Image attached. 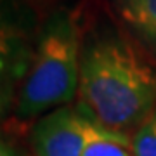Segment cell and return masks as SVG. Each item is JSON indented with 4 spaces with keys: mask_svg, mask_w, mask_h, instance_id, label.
<instances>
[{
    "mask_svg": "<svg viewBox=\"0 0 156 156\" xmlns=\"http://www.w3.org/2000/svg\"><path fill=\"white\" fill-rule=\"evenodd\" d=\"M40 24L30 0H0V80L21 85Z\"/></svg>",
    "mask_w": 156,
    "mask_h": 156,
    "instance_id": "obj_4",
    "label": "cell"
},
{
    "mask_svg": "<svg viewBox=\"0 0 156 156\" xmlns=\"http://www.w3.org/2000/svg\"><path fill=\"white\" fill-rule=\"evenodd\" d=\"M76 104L122 135L135 132L156 109V68L132 37L106 19L82 31Z\"/></svg>",
    "mask_w": 156,
    "mask_h": 156,
    "instance_id": "obj_1",
    "label": "cell"
},
{
    "mask_svg": "<svg viewBox=\"0 0 156 156\" xmlns=\"http://www.w3.org/2000/svg\"><path fill=\"white\" fill-rule=\"evenodd\" d=\"M101 139L130 144L127 135L104 128L78 104H68L40 116L30 135L35 156H83L89 144Z\"/></svg>",
    "mask_w": 156,
    "mask_h": 156,
    "instance_id": "obj_3",
    "label": "cell"
},
{
    "mask_svg": "<svg viewBox=\"0 0 156 156\" xmlns=\"http://www.w3.org/2000/svg\"><path fill=\"white\" fill-rule=\"evenodd\" d=\"M113 9L127 33L156 59V0H113Z\"/></svg>",
    "mask_w": 156,
    "mask_h": 156,
    "instance_id": "obj_5",
    "label": "cell"
},
{
    "mask_svg": "<svg viewBox=\"0 0 156 156\" xmlns=\"http://www.w3.org/2000/svg\"><path fill=\"white\" fill-rule=\"evenodd\" d=\"M19 83L12 80H0V122L16 111Z\"/></svg>",
    "mask_w": 156,
    "mask_h": 156,
    "instance_id": "obj_8",
    "label": "cell"
},
{
    "mask_svg": "<svg viewBox=\"0 0 156 156\" xmlns=\"http://www.w3.org/2000/svg\"><path fill=\"white\" fill-rule=\"evenodd\" d=\"M82 30L71 9L57 7L40 24L28 71L17 92L16 116L38 120L71 104L80 85Z\"/></svg>",
    "mask_w": 156,
    "mask_h": 156,
    "instance_id": "obj_2",
    "label": "cell"
},
{
    "mask_svg": "<svg viewBox=\"0 0 156 156\" xmlns=\"http://www.w3.org/2000/svg\"><path fill=\"white\" fill-rule=\"evenodd\" d=\"M128 144L122 140H111V139H101L94 140L89 147L85 149L83 156H134L128 153Z\"/></svg>",
    "mask_w": 156,
    "mask_h": 156,
    "instance_id": "obj_7",
    "label": "cell"
},
{
    "mask_svg": "<svg viewBox=\"0 0 156 156\" xmlns=\"http://www.w3.org/2000/svg\"><path fill=\"white\" fill-rule=\"evenodd\" d=\"M134 156H156V109L130 137Z\"/></svg>",
    "mask_w": 156,
    "mask_h": 156,
    "instance_id": "obj_6",
    "label": "cell"
},
{
    "mask_svg": "<svg viewBox=\"0 0 156 156\" xmlns=\"http://www.w3.org/2000/svg\"><path fill=\"white\" fill-rule=\"evenodd\" d=\"M0 156H19L16 147L7 139H4L2 135H0Z\"/></svg>",
    "mask_w": 156,
    "mask_h": 156,
    "instance_id": "obj_9",
    "label": "cell"
}]
</instances>
